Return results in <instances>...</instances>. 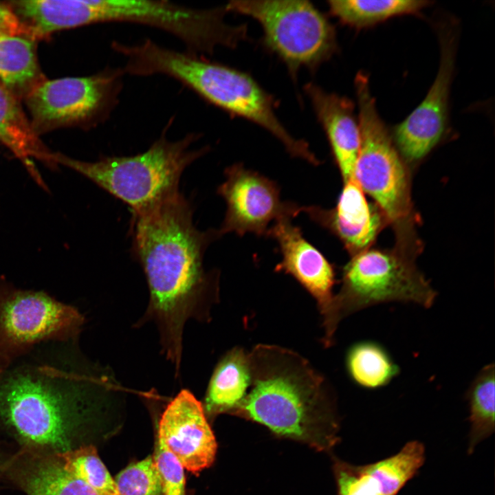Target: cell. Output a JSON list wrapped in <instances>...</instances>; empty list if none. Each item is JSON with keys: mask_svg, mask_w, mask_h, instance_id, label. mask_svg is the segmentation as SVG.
<instances>
[{"mask_svg": "<svg viewBox=\"0 0 495 495\" xmlns=\"http://www.w3.org/2000/svg\"><path fill=\"white\" fill-rule=\"evenodd\" d=\"M131 250L146 279L149 300L136 324L152 322L161 351L179 375L183 333L190 319H208L217 297L219 275L204 267L209 245L218 229L201 230L193 221L192 204L179 191L153 207L131 213Z\"/></svg>", "mask_w": 495, "mask_h": 495, "instance_id": "obj_1", "label": "cell"}, {"mask_svg": "<svg viewBox=\"0 0 495 495\" xmlns=\"http://www.w3.org/2000/svg\"><path fill=\"white\" fill-rule=\"evenodd\" d=\"M122 388L109 369L89 372L28 365L0 375V421L27 448L74 449L76 430L91 410Z\"/></svg>", "mask_w": 495, "mask_h": 495, "instance_id": "obj_2", "label": "cell"}, {"mask_svg": "<svg viewBox=\"0 0 495 495\" xmlns=\"http://www.w3.org/2000/svg\"><path fill=\"white\" fill-rule=\"evenodd\" d=\"M248 357L250 390L230 414L317 450L333 448L340 441L339 423L334 396L324 379L287 349L260 344Z\"/></svg>", "mask_w": 495, "mask_h": 495, "instance_id": "obj_3", "label": "cell"}, {"mask_svg": "<svg viewBox=\"0 0 495 495\" xmlns=\"http://www.w3.org/2000/svg\"><path fill=\"white\" fill-rule=\"evenodd\" d=\"M126 74L138 76L162 74L173 78L210 104L261 126L293 157L319 166L321 161L304 140L290 134L275 112L272 96L249 74L210 61L200 55L179 52L145 39L125 45L121 51Z\"/></svg>", "mask_w": 495, "mask_h": 495, "instance_id": "obj_4", "label": "cell"}, {"mask_svg": "<svg viewBox=\"0 0 495 495\" xmlns=\"http://www.w3.org/2000/svg\"><path fill=\"white\" fill-rule=\"evenodd\" d=\"M166 129L146 151L134 155L85 162L52 153L51 162L87 177L127 204L131 213L141 212L178 192L184 170L209 151L208 146L192 148L198 133L170 141Z\"/></svg>", "mask_w": 495, "mask_h": 495, "instance_id": "obj_5", "label": "cell"}, {"mask_svg": "<svg viewBox=\"0 0 495 495\" xmlns=\"http://www.w3.org/2000/svg\"><path fill=\"white\" fill-rule=\"evenodd\" d=\"M417 241L398 240L390 250L367 249L344 267L342 286L333 296L324 327L330 345L339 322L345 317L374 305L401 302L424 308L433 305L437 292L417 269L413 256Z\"/></svg>", "mask_w": 495, "mask_h": 495, "instance_id": "obj_6", "label": "cell"}, {"mask_svg": "<svg viewBox=\"0 0 495 495\" xmlns=\"http://www.w3.org/2000/svg\"><path fill=\"white\" fill-rule=\"evenodd\" d=\"M354 85L361 138L354 179L397 233L410 231L414 217L406 166L379 116L368 76L358 72Z\"/></svg>", "mask_w": 495, "mask_h": 495, "instance_id": "obj_7", "label": "cell"}, {"mask_svg": "<svg viewBox=\"0 0 495 495\" xmlns=\"http://www.w3.org/2000/svg\"><path fill=\"white\" fill-rule=\"evenodd\" d=\"M232 12L256 20L263 44L296 78L301 67L314 69L337 51L336 29L311 2L304 0L230 1Z\"/></svg>", "mask_w": 495, "mask_h": 495, "instance_id": "obj_8", "label": "cell"}, {"mask_svg": "<svg viewBox=\"0 0 495 495\" xmlns=\"http://www.w3.org/2000/svg\"><path fill=\"white\" fill-rule=\"evenodd\" d=\"M122 67L85 77L45 80L24 99L36 135L62 127L89 128L105 122L122 89Z\"/></svg>", "mask_w": 495, "mask_h": 495, "instance_id": "obj_9", "label": "cell"}, {"mask_svg": "<svg viewBox=\"0 0 495 495\" xmlns=\"http://www.w3.org/2000/svg\"><path fill=\"white\" fill-rule=\"evenodd\" d=\"M84 322L76 308L47 293L0 280V375L35 345L74 338Z\"/></svg>", "mask_w": 495, "mask_h": 495, "instance_id": "obj_10", "label": "cell"}, {"mask_svg": "<svg viewBox=\"0 0 495 495\" xmlns=\"http://www.w3.org/2000/svg\"><path fill=\"white\" fill-rule=\"evenodd\" d=\"M225 180L217 194L225 201L226 210L221 227V236L247 233L266 237L271 225L283 217L295 218L302 206L283 201L278 184L257 171L235 163L224 170Z\"/></svg>", "mask_w": 495, "mask_h": 495, "instance_id": "obj_11", "label": "cell"}, {"mask_svg": "<svg viewBox=\"0 0 495 495\" xmlns=\"http://www.w3.org/2000/svg\"><path fill=\"white\" fill-rule=\"evenodd\" d=\"M440 61L438 72L422 102L393 130V142L409 162L424 158L445 135L453 77L456 37L451 28L439 32Z\"/></svg>", "mask_w": 495, "mask_h": 495, "instance_id": "obj_12", "label": "cell"}, {"mask_svg": "<svg viewBox=\"0 0 495 495\" xmlns=\"http://www.w3.org/2000/svg\"><path fill=\"white\" fill-rule=\"evenodd\" d=\"M157 437L184 468L198 474L215 459L217 444L203 404L188 389L181 390L162 412Z\"/></svg>", "mask_w": 495, "mask_h": 495, "instance_id": "obj_13", "label": "cell"}, {"mask_svg": "<svg viewBox=\"0 0 495 495\" xmlns=\"http://www.w3.org/2000/svg\"><path fill=\"white\" fill-rule=\"evenodd\" d=\"M292 218L283 217L270 227L266 237L275 240L282 260L276 272L293 276L316 300L324 325L330 316L336 283L335 268L324 255L303 236Z\"/></svg>", "mask_w": 495, "mask_h": 495, "instance_id": "obj_14", "label": "cell"}, {"mask_svg": "<svg viewBox=\"0 0 495 495\" xmlns=\"http://www.w3.org/2000/svg\"><path fill=\"white\" fill-rule=\"evenodd\" d=\"M343 184L335 207L302 206V212L336 236L353 256L368 249L388 223L378 206L368 202L355 179Z\"/></svg>", "mask_w": 495, "mask_h": 495, "instance_id": "obj_15", "label": "cell"}, {"mask_svg": "<svg viewBox=\"0 0 495 495\" xmlns=\"http://www.w3.org/2000/svg\"><path fill=\"white\" fill-rule=\"evenodd\" d=\"M425 461V448L418 441L408 442L396 454L364 465L336 461L338 495H397Z\"/></svg>", "mask_w": 495, "mask_h": 495, "instance_id": "obj_16", "label": "cell"}, {"mask_svg": "<svg viewBox=\"0 0 495 495\" xmlns=\"http://www.w3.org/2000/svg\"><path fill=\"white\" fill-rule=\"evenodd\" d=\"M305 91L329 141L343 183L354 179L360 147V129L353 102L309 82Z\"/></svg>", "mask_w": 495, "mask_h": 495, "instance_id": "obj_17", "label": "cell"}, {"mask_svg": "<svg viewBox=\"0 0 495 495\" xmlns=\"http://www.w3.org/2000/svg\"><path fill=\"white\" fill-rule=\"evenodd\" d=\"M250 384L248 353L235 348L216 366L203 404L206 416L230 413L243 399Z\"/></svg>", "mask_w": 495, "mask_h": 495, "instance_id": "obj_18", "label": "cell"}, {"mask_svg": "<svg viewBox=\"0 0 495 495\" xmlns=\"http://www.w3.org/2000/svg\"><path fill=\"white\" fill-rule=\"evenodd\" d=\"M0 140L24 164L38 182L40 177L31 160L50 163L51 153L32 129L19 100L0 83Z\"/></svg>", "mask_w": 495, "mask_h": 495, "instance_id": "obj_19", "label": "cell"}, {"mask_svg": "<svg viewBox=\"0 0 495 495\" xmlns=\"http://www.w3.org/2000/svg\"><path fill=\"white\" fill-rule=\"evenodd\" d=\"M45 80L38 65L35 41L0 36V83L20 100Z\"/></svg>", "mask_w": 495, "mask_h": 495, "instance_id": "obj_20", "label": "cell"}, {"mask_svg": "<svg viewBox=\"0 0 495 495\" xmlns=\"http://www.w3.org/2000/svg\"><path fill=\"white\" fill-rule=\"evenodd\" d=\"M426 0H331L330 13L342 23L365 28L393 17L417 14L428 7Z\"/></svg>", "mask_w": 495, "mask_h": 495, "instance_id": "obj_21", "label": "cell"}, {"mask_svg": "<svg viewBox=\"0 0 495 495\" xmlns=\"http://www.w3.org/2000/svg\"><path fill=\"white\" fill-rule=\"evenodd\" d=\"M346 367L353 382L369 390L387 386L400 373L399 366L386 348L371 340L359 342L350 348Z\"/></svg>", "mask_w": 495, "mask_h": 495, "instance_id": "obj_22", "label": "cell"}, {"mask_svg": "<svg viewBox=\"0 0 495 495\" xmlns=\"http://www.w3.org/2000/svg\"><path fill=\"white\" fill-rule=\"evenodd\" d=\"M495 368L494 363L482 368L470 384L466 399L470 408L468 453L494 432Z\"/></svg>", "mask_w": 495, "mask_h": 495, "instance_id": "obj_23", "label": "cell"}, {"mask_svg": "<svg viewBox=\"0 0 495 495\" xmlns=\"http://www.w3.org/2000/svg\"><path fill=\"white\" fill-rule=\"evenodd\" d=\"M63 468L102 495H120L105 465L91 445L54 453Z\"/></svg>", "mask_w": 495, "mask_h": 495, "instance_id": "obj_24", "label": "cell"}, {"mask_svg": "<svg viewBox=\"0 0 495 495\" xmlns=\"http://www.w3.org/2000/svg\"><path fill=\"white\" fill-rule=\"evenodd\" d=\"M120 495H162V487L153 456L133 463L115 478Z\"/></svg>", "mask_w": 495, "mask_h": 495, "instance_id": "obj_25", "label": "cell"}, {"mask_svg": "<svg viewBox=\"0 0 495 495\" xmlns=\"http://www.w3.org/2000/svg\"><path fill=\"white\" fill-rule=\"evenodd\" d=\"M153 461L162 483L164 495H185L184 467L176 456L157 437Z\"/></svg>", "mask_w": 495, "mask_h": 495, "instance_id": "obj_26", "label": "cell"}, {"mask_svg": "<svg viewBox=\"0 0 495 495\" xmlns=\"http://www.w3.org/2000/svg\"><path fill=\"white\" fill-rule=\"evenodd\" d=\"M3 35L30 38L25 27L7 2H0V36Z\"/></svg>", "mask_w": 495, "mask_h": 495, "instance_id": "obj_27", "label": "cell"}]
</instances>
